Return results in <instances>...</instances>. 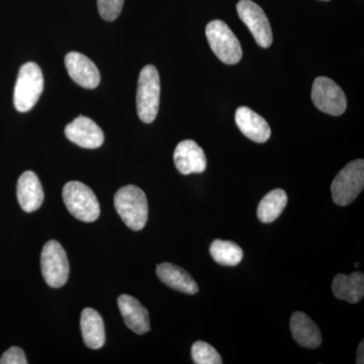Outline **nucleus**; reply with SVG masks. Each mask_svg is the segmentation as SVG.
<instances>
[{"mask_svg": "<svg viewBox=\"0 0 364 364\" xmlns=\"http://www.w3.org/2000/svg\"><path fill=\"white\" fill-rule=\"evenodd\" d=\"M114 208L124 224L134 231H140L148 221V200L142 189L126 186L114 195Z\"/></svg>", "mask_w": 364, "mask_h": 364, "instance_id": "nucleus-1", "label": "nucleus"}, {"mask_svg": "<svg viewBox=\"0 0 364 364\" xmlns=\"http://www.w3.org/2000/svg\"><path fill=\"white\" fill-rule=\"evenodd\" d=\"M44 90V76L38 64L28 62L21 67L14 92L16 111H31Z\"/></svg>", "mask_w": 364, "mask_h": 364, "instance_id": "nucleus-2", "label": "nucleus"}, {"mask_svg": "<svg viewBox=\"0 0 364 364\" xmlns=\"http://www.w3.org/2000/svg\"><path fill=\"white\" fill-rule=\"evenodd\" d=\"M136 102L141 121L146 124L154 122L160 104V77L156 67L147 65L141 71Z\"/></svg>", "mask_w": 364, "mask_h": 364, "instance_id": "nucleus-3", "label": "nucleus"}, {"mask_svg": "<svg viewBox=\"0 0 364 364\" xmlns=\"http://www.w3.org/2000/svg\"><path fill=\"white\" fill-rule=\"evenodd\" d=\"M62 196L67 210L79 221L95 222L100 217V207L97 196L82 182H67Z\"/></svg>", "mask_w": 364, "mask_h": 364, "instance_id": "nucleus-4", "label": "nucleus"}, {"mask_svg": "<svg viewBox=\"0 0 364 364\" xmlns=\"http://www.w3.org/2000/svg\"><path fill=\"white\" fill-rule=\"evenodd\" d=\"M364 186V161L354 160L337 174L331 184L332 198L336 205L345 207L355 200Z\"/></svg>", "mask_w": 364, "mask_h": 364, "instance_id": "nucleus-5", "label": "nucleus"}, {"mask_svg": "<svg viewBox=\"0 0 364 364\" xmlns=\"http://www.w3.org/2000/svg\"><path fill=\"white\" fill-rule=\"evenodd\" d=\"M205 35L210 43V49L223 63L234 65L240 62V42L226 23L219 20L210 21L205 28Z\"/></svg>", "mask_w": 364, "mask_h": 364, "instance_id": "nucleus-6", "label": "nucleus"}, {"mask_svg": "<svg viewBox=\"0 0 364 364\" xmlns=\"http://www.w3.org/2000/svg\"><path fill=\"white\" fill-rule=\"evenodd\" d=\"M41 267L48 286L59 289L66 284L69 277V262L67 254L59 242H47L41 254Z\"/></svg>", "mask_w": 364, "mask_h": 364, "instance_id": "nucleus-7", "label": "nucleus"}, {"mask_svg": "<svg viewBox=\"0 0 364 364\" xmlns=\"http://www.w3.org/2000/svg\"><path fill=\"white\" fill-rule=\"evenodd\" d=\"M311 97L318 111L325 114L339 117L346 111V95L332 79L323 76L316 78Z\"/></svg>", "mask_w": 364, "mask_h": 364, "instance_id": "nucleus-8", "label": "nucleus"}, {"mask_svg": "<svg viewBox=\"0 0 364 364\" xmlns=\"http://www.w3.org/2000/svg\"><path fill=\"white\" fill-rule=\"evenodd\" d=\"M237 11L256 43L262 48L270 47L273 41L272 26L263 9L251 0H240L237 4Z\"/></svg>", "mask_w": 364, "mask_h": 364, "instance_id": "nucleus-9", "label": "nucleus"}, {"mask_svg": "<svg viewBox=\"0 0 364 364\" xmlns=\"http://www.w3.org/2000/svg\"><path fill=\"white\" fill-rule=\"evenodd\" d=\"M65 135L72 143L85 149H97L104 144L102 129L90 117L80 116L67 124Z\"/></svg>", "mask_w": 364, "mask_h": 364, "instance_id": "nucleus-10", "label": "nucleus"}, {"mask_svg": "<svg viewBox=\"0 0 364 364\" xmlns=\"http://www.w3.org/2000/svg\"><path fill=\"white\" fill-rule=\"evenodd\" d=\"M65 65L72 80L87 90L97 87L100 73L97 65L85 55L70 52L66 55Z\"/></svg>", "mask_w": 364, "mask_h": 364, "instance_id": "nucleus-11", "label": "nucleus"}, {"mask_svg": "<svg viewBox=\"0 0 364 364\" xmlns=\"http://www.w3.org/2000/svg\"><path fill=\"white\" fill-rule=\"evenodd\" d=\"M174 164L183 176L203 173L207 169V157L200 146L193 140H184L176 146Z\"/></svg>", "mask_w": 364, "mask_h": 364, "instance_id": "nucleus-12", "label": "nucleus"}, {"mask_svg": "<svg viewBox=\"0 0 364 364\" xmlns=\"http://www.w3.org/2000/svg\"><path fill=\"white\" fill-rule=\"evenodd\" d=\"M117 305L129 329L139 335L150 331L149 313L138 299L129 294H122L117 299Z\"/></svg>", "mask_w": 364, "mask_h": 364, "instance_id": "nucleus-13", "label": "nucleus"}, {"mask_svg": "<svg viewBox=\"0 0 364 364\" xmlns=\"http://www.w3.org/2000/svg\"><path fill=\"white\" fill-rule=\"evenodd\" d=\"M18 203L26 213H33L40 208L44 202V191L39 177L33 171L21 174L16 188Z\"/></svg>", "mask_w": 364, "mask_h": 364, "instance_id": "nucleus-14", "label": "nucleus"}, {"mask_svg": "<svg viewBox=\"0 0 364 364\" xmlns=\"http://www.w3.org/2000/svg\"><path fill=\"white\" fill-rule=\"evenodd\" d=\"M235 121L242 133L253 142L265 143L272 135L267 122L247 107L237 109Z\"/></svg>", "mask_w": 364, "mask_h": 364, "instance_id": "nucleus-15", "label": "nucleus"}, {"mask_svg": "<svg viewBox=\"0 0 364 364\" xmlns=\"http://www.w3.org/2000/svg\"><path fill=\"white\" fill-rule=\"evenodd\" d=\"M156 272L162 282L176 291L188 294H195L198 291V286L191 275L173 263H161L158 265Z\"/></svg>", "mask_w": 364, "mask_h": 364, "instance_id": "nucleus-16", "label": "nucleus"}, {"mask_svg": "<svg viewBox=\"0 0 364 364\" xmlns=\"http://www.w3.org/2000/svg\"><path fill=\"white\" fill-rule=\"evenodd\" d=\"M291 330L294 339L306 348H318L322 343L320 329L306 314L296 312L291 318Z\"/></svg>", "mask_w": 364, "mask_h": 364, "instance_id": "nucleus-17", "label": "nucleus"}, {"mask_svg": "<svg viewBox=\"0 0 364 364\" xmlns=\"http://www.w3.org/2000/svg\"><path fill=\"white\" fill-rule=\"evenodd\" d=\"M332 291L337 299L356 304L363 299L364 275L361 272H354L350 275L340 273L333 279Z\"/></svg>", "mask_w": 364, "mask_h": 364, "instance_id": "nucleus-18", "label": "nucleus"}, {"mask_svg": "<svg viewBox=\"0 0 364 364\" xmlns=\"http://www.w3.org/2000/svg\"><path fill=\"white\" fill-rule=\"evenodd\" d=\"M81 332L86 346L100 349L105 345V330L102 316L91 308H86L81 313Z\"/></svg>", "mask_w": 364, "mask_h": 364, "instance_id": "nucleus-19", "label": "nucleus"}, {"mask_svg": "<svg viewBox=\"0 0 364 364\" xmlns=\"http://www.w3.org/2000/svg\"><path fill=\"white\" fill-rule=\"evenodd\" d=\"M287 205V195L284 189L277 188L261 200L257 208L258 219L262 223H272L282 215Z\"/></svg>", "mask_w": 364, "mask_h": 364, "instance_id": "nucleus-20", "label": "nucleus"}, {"mask_svg": "<svg viewBox=\"0 0 364 364\" xmlns=\"http://www.w3.org/2000/svg\"><path fill=\"white\" fill-rule=\"evenodd\" d=\"M210 253L213 259L225 267H235L241 262L243 250L231 241L215 240L210 245Z\"/></svg>", "mask_w": 364, "mask_h": 364, "instance_id": "nucleus-21", "label": "nucleus"}, {"mask_svg": "<svg viewBox=\"0 0 364 364\" xmlns=\"http://www.w3.org/2000/svg\"><path fill=\"white\" fill-rule=\"evenodd\" d=\"M191 356L196 364H221L222 358L207 342L196 341L191 347Z\"/></svg>", "mask_w": 364, "mask_h": 364, "instance_id": "nucleus-22", "label": "nucleus"}, {"mask_svg": "<svg viewBox=\"0 0 364 364\" xmlns=\"http://www.w3.org/2000/svg\"><path fill=\"white\" fill-rule=\"evenodd\" d=\"M124 0H97L98 11L104 20L112 21L119 18Z\"/></svg>", "mask_w": 364, "mask_h": 364, "instance_id": "nucleus-23", "label": "nucleus"}, {"mask_svg": "<svg viewBox=\"0 0 364 364\" xmlns=\"http://www.w3.org/2000/svg\"><path fill=\"white\" fill-rule=\"evenodd\" d=\"M1 364H28L25 352L20 347H11L0 358Z\"/></svg>", "mask_w": 364, "mask_h": 364, "instance_id": "nucleus-24", "label": "nucleus"}, {"mask_svg": "<svg viewBox=\"0 0 364 364\" xmlns=\"http://www.w3.org/2000/svg\"><path fill=\"white\" fill-rule=\"evenodd\" d=\"M363 341H361V343L359 344L358 346V359H356V363L358 364H363L364 363V358H363Z\"/></svg>", "mask_w": 364, "mask_h": 364, "instance_id": "nucleus-25", "label": "nucleus"}, {"mask_svg": "<svg viewBox=\"0 0 364 364\" xmlns=\"http://www.w3.org/2000/svg\"><path fill=\"white\" fill-rule=\"evenodd\" d=\"M323 1H328V0H323Z\"/></svg>", "mask_w": 364, "mask_h": 364, "instance_id": "nucleus-26", "label": "nucleus"}]
</instances>
